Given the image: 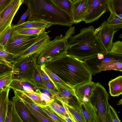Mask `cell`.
I'll return each instance as SVG.
<instances>
[{"mask_svg":"<svg viewBox=\"0 0 122 122\" xmlns=\"http://www.w3.org/2000/svg\"><path fill=\"white\" fill-rule=\"evenodd\" d=\"M108 24L114 28L117 31L122 27V18L110 13L106 21Z\"/></svg>","mask_w":122,"mask_h":122,"instance_id":"d4e9b609","label":"cell"},{"mask_svg":"<svg viewBox=\"0 0 122 122\" xmlns=\"http://www.w3.org/2000/svg\"><path fill=\"white\" fill-rule=\"evenodd\" d=\"M0 92V102H1Z\"/></svg>","mask_w":122,"mask_h":122,"instance_id":"f5cc1de1","label":"cell"},{"mask_svg":"<svg viewBox=\"0 0 122 122\" xmlns=\"http://www.w3.org/2000/svg\"><path fill=\"white\" fill-rule=\"evenodd\" d=\"M115 70L122 71V61H117L110 62L99 69L100 71Z\"/></svg>","mask_w":122,"mask_h":122,"instance_id":"484cf974","label":"cell"},{"mask_svg":"<svg viewBox=\"0 0 122 122\" xmlns=\"http://www.w3.org/2000/svg\"><path fill=\"white\" fill-rule=\"evenodd\" d=\"M110 105L108 104L106 116V122H112L110 109Z\"/></svg>","mask_w":122,"mask_h":122,"instance_id":"bcb514c9","label":"cell"},{"mask_svg":"<svg viewBox=\"0 0 122 122\" xmlns=\"http://www.w3.org/2000/svg\"><path fill=\"white\" fill-rule=\"evenodd\" d=\"M39 55L35 53L25 57L17 58L13 64L12 79L29 82V77L34 76L38 64L37 57Z\"/></svg>","mask_w":122,"mask_h":122,"instance_id":"8992f818","label":"cell"},{"mask_svg":"<svg viewBox=\"0 0 122 122\" xmlns=\"http://www.w3.org/2000/svg\"><path fill=\"white\" fill-rule=\"evenodd\" d=\"M75 26L70 27L64 36H57L38 56L37 62L39 65H45L48 62L68 54L69 48L68 40L75 33Z\"/></svg>","mask_w":122,"mask_h":122,"instance_id":"277c9868","label":"cell"},{"mask_svg":"<svg viewBox=\"0 0 122 122\" xmlns=\"http://www.w3.org/2000/svg\"><path fill=\"white\" fill-rule=\"evenodd\" d=\"M13 107V103L8 100L5 122H11V117Z\"/></svg>","mask_w":122,"mask_h":122,"instance_id":"836d02e7","label":"cell"},{"mask_svg":"<svg viewBox=\"0 0 122 122\" xmlns=\"http://www.w3.org/2000/svg\"><path fill=\"white\" fill-rule=\"evenodd\" d=\"M107 4L110 13L122 18V0H107Z\"/></svg>","mask_w":122,"mask_h":122,"instance_id":"7402d4cb","label":"cell"},{"mask_svg":"<svg viewBox=\"0 0 122 122\" xmlns=\"http://www.w3.org/2000/svg\"><path fill=\"white\" fill-rule=\"evenodd\" d=\"M48 107H49L50 109L54 111L61 118L65 120V116L64 115L59 109L57 107L53 104L52 102L49 103Z\"/></svg>","mask_w":122,"mask_h":122,"instance_id":"8d00e7d4","label":"cell"},{"mask_svg":"<svg viewBox=\"0 0 122 122\" xmlns=\"http://www.w3.org/2000/svg\"><path fill=\"white\" fill-rule=\"evenodd\" d=\"M107 0H89L85 18L86 24L97 20L107 11Z\"/></svg>","mask_w":122,"mask_h":122,"instance_id":"9c48e42d","label":"cell"},{"mask_svg":"<svg viewBox=\"0 0 122 122\" xmlns=\"http://www.w3.org/2000/svg\"><path fill=\"white\" fill-rule=\"evenodd\" d=\"M0 63L7 65L13 69V68L14 65L13 64L8 61L5 58L1 56H0Z\"/></svg>","mask_w":122,"mask_h":122,"instance_id":"7dc6e473","label":"cell"},{"mask_svg":"<svg viewBox=\"0 0 122 122\" xmlns=\"http://www.w3.org/2000/svg\"><path fill=\"white\" fill-rule=\"evenodd\" d=\"M52 103L57 107L59 109L64 115L65 116L68 115L66 110L63 106L62 107L55 102H53Z\"/></svg>","mask_w":122,"mask_h":122,"instance_id":"c3c4849f","label":"cell"},{"mask_svg":"<svg viewBox=\"0 0 122 122\" xmlns=\"http://www.w3.org/2000/svg\"><path fill=\"white\" fill-rule=\"evenodd\" d=\"M80 108L86 122H99L97 109L90 101L83 102H80Z\"/></svg>","mask_w":122,"mask_h":122,"instance_id":"9a60e30c","label":"cell"},{"mask_svg":"<svg viewBox=\"0 0 122 122\" xmlns=\"http://www.w3.org/2000/svg\"><path fill=\"white\" fill-rule=\"evenodd\" d=\"M40 96L41 99L48 105L54 101V99L51 98L47 94L41 92L40 93Z\"/></svg>","mask_w":122,"mask_h":122,"instance_id":"ab89813d","label":"cell"},{"mask_svg":"<svg viewBox=\"0 0 122 122\" xmlns=\"http://www.w3.org/2000/svg\"><path fill=\"white\" fill-rule=\"evenodd\" d=\"M25 0H13L10 4L0 14V36L7 27L11 26L15 14Z\"/></svg>","mask_w":122,"mask_h":122,"instance_id":"8fae6325","label":"cell"},{"mask_svg":"<svg viewBox=\"0 0 122 122\" xmlns=\"http://www.w3.org/2000/svg\"><path fill=\"white\" fill-rule=\"evenodd\" d=\"M13 0H0V14L11 3Z\"/></svg>","mask_w":122,"mask_h":122,"instance_id":"f35d334b","label":"cell"},{"mask_svg":"<svg viewBox=\"0 0 122 122\" xmlns=\"http://www.w3.org/2000/svg\"><path fill=\"white\" fill-rule=\"evenodd\" d=\"M41 66L45 72L53 80L54 86L56 85L61 88L68 90L73 89V87L62 80L57 75L49 70L44 65H42Z\"/></svg>","mask_w":122,"mask_h":122,"instance_id":"44dd1931","label":"cell"},{"mask_svg":"<svg viewBox=\"0 0 122 122\" xmlns=\"http://www.w3.org/2000/svg\"><path fill=\"white\" fill-rule=\"evenodd\" d=\"M29 82L23 80H12L9 86L13 90L25 92L40 95L39 93L34 91Z\"/></svg>","mask_w":122,"mask_h":122,"instance_id":"ac0fdd59","label":"cell"},{"mask_svg":"<svg viewBox=\"0 0 122 122\" xmlns=\"http://www.w3.org/2000/svg\"><path fill=\"white\" fill-rule=\"evenodd\" d=\"M12 72L0 77V93L9 85L12 80Z\"/></svg>","mask_w":122,"mask_h":122,"instance_id":"f546056e","label":"cell"},{"mask_svg":"<svg viewBox=\"0 0 122 122\" xmlns=\"http://www.w3.org/2000/svg\"><path fill=\"white\" fill-rule=\"evenodd\" d=\"M42 79L43 82L45 86L48 88L54 91L55 87L54 84L51 82L45 80L42 77Z\"/></svg>","mask_w":122,"mask_h":122,"instance_id":"ee69618b","label":"cell"},{"mask_svg":"<svg viewBox=\"0 0 122 122\" xmlns=\"http://www.w3.org/2000/svg\"><path fill=\"white\" fill-rule=\"evenodd\" d=\"M0 56L5 58L8 61L13 64L17 58L16 56L5 51H0Z\"/></svg>","mask_w":122,"mask_h":122,"instance_id":"d6a6232c","label":"cell"},{"mask_svg":"<svg viewBox=\"0 0 122 122\" xmlns=\"http://www.w3.org/2000/svg\"><path fill=\"white\" fill-rule=\"evenodd\" d=\"M12 68L0 63V77L12 72Z\"/></svg>","mask_w":122,"mask_h":122,"instance_id":"d590c367","label":"cell"},{"mask_svg":"<svg viewBox=\"0 0 122 122\" xmlns=\"http://www.w3.org/2000/svg\"><path fill=\"white\" fill-rule=\"evenodd\" d=\"M40 66L41 67V73L42 77L45 80L51 82L54 85V82L53 80L42 69L41 65H40Z\"/></svg>","mask_w":122,"mask_h":122,"instance_id":"f6af8a7d","label":"cell"},{"mask_svg":"<svg viewBox=\"0 0 122 122\" xmlns=\"http://www.w3.org/2000/svg\"><path fill=\"white\" fill-rule=\"evenodd\" d=\"M117 31L113 27L108 24L106 20L95 29V33L101 45L107 52H109L111 49L114 35Z\"/></svg>","mask_w":122,"mask_h":122,"instance_id":"30bf717a","label":"cell"},{"mask_svg":"<svg viewBox=\"0 0 122 122\" xmlns=\"http://www.w3.org/2000/svg\"><path fill=\"white\" fill-rule=\"evenodd\" d=\"M20 91L30 99L34 103L39 107L43 108L48 107V105L41 99L40 95L26 92Z\"/></svg>","mask_w":122,"mask_h":122,"instance_id":"cb8c5ba5","label":"cell"},{"mask_svg":"<svg viewBox=\"0 0 122 122\" xmlns=\"http://www.w3.org/2000/svg\"><path fill=\"white\" fill-rule=\"evenodd\" d=\"M22 101L27 107L30 112H31L40 122H55L54 121L52 120V119L48 118L37 111L34 109L27 103L22 100Z\"/></svg>","mask_w":122,"mask_h":122,"instance_id":"4316f807","label":"cell"},{"mask_svg":"<svg viewBox=\"0 0 122 122\" xmlns=\"http://www.w3.org/2000/svg\"><path fill=\"white\" fill-rule=\"evenodd\" d=\"M13 103V107L11 117V122H23L18 112Z\"/></svg>","mask_w":122,"mask_h":122,"instance_id":"e575fe53","label":"cell"},{"mask_svg":"<svg viewBox=\"0 0 122 122\" xmlns=\"http://www.w3.org/2000/svg\"><path fill=\"white\" fill-rule=\"evenodd\" d=\"M52 25L41 21L32 20L26 21L18 25L11 24V27L15 30L31 28L45 27L49 28Z\"/></svg>","mask_w":122,"mask_h":122,"instance_id":"e0dca14e","label":"cell"},{"mask_svg":"<svg viewBox=\"0 0 122 122\" xmlns=\"http://www.w3.org/2000/svg\"><path fill=\"white\" fill-rule=\"evenodd\" d=\"M5 51L4 46L0 43V51Z\"/></svg>","mask_w":122,"mask_h":122,"instance_id":"f907efd6","label":"cell"},{"mask_svg":"<svg viewBox=\"0 0 122 122\" xmlns=\"http://www.w3.org/2000/svg\"><path fill=\"white\" fill-rule=\"evenodd\" d=\"M122 76L120 75L109 81V93L113 97L118 96L122 93Z\"/></svg>","mask_w":122,"mask_h":122,"instance_id":"ffe728a7","label":"cell"},{"mask_svg":"<svg viewBox=\"0 0 122 122\" xmlns=\"http://www.w3.org/2000/svg\"><path fill=\"white\" fill-rule=\"evenodd\" d=\"M68 108L73 116L76 122H86L85 117L80 109L74 107L67 105Z\"/></svg>","mask_w":122,"mask_h":122,"instance_id":"f1b7e54d","label":"cell"},{"mask_svg":"<svg viewBox=\"0 0 122 122\" xmlns=\"http://www.w3.org/2000/svg\"><path fill=\"white\" fill-rule=\"evenodd\" d=\"M30 9L29 7H28L27 10L22 15L16 25H18L25 22L26 21L25 20V19L27 17L29 16L30 15Z\"/></svg>","mask_w":122,"mask_h":122,"instance_id":"60d3db41","label":"cell"},{"mask_svg":"<svg viewBox=\"0 0 122 122\" xmlns=\"http://www.w3.org/2000/svg\"><path fill=\"white\" fill-rule=\"evenodd\" d=\"M30 15L27 20L41 21L53 25L71 27L73 21L71 16L62 11L52 0H25Z\"/></svg>","mask_w":122,"mask_h":122,"instance_id":"7a4b0ae2","label":"cell"},{"mask_svg":"<svg viewBox=\"0 0 122 122\" xmlns=\"http://www.w3.org/2000/svg\"><path fill=\"white\" fill-rule=\"evenodd\" d=\"M39 35L21 34L11 26L9 37L5 47V51L16 56L17 58L34 43Z\"/></svg>","mask_w":122,"mask_h":122,"instance_id":"5b68a950","label":"cell"},{"mask_svg":"<svg viewBox=\"0 0 122 122\" xmlns=\"http://www.w3.org/2000/svg\"><path fill=\"white\" fill-rule=\"evenodd\" d=\"M41 108L47 114L50 118H52L55 122H63L61 121L55 114L52 113L48 110L45 109V108Z\"/></svg>","mask_w":122,"mask_h":122,"instance_id":"b9f144b4","label":"cell"},{"mask_svg":"<svg viewBox=\"0 0 122 122\" xmlns=\"http://www.w3.org/2000/svg\"><path fill=\"white\" fill-rule=\"evenodd\" d=\"M122 99H121L118 102V103L117 104L118 105H120L122 104Z\"/></svg>","mask_w":122,"mask_h":122,"instance_id":"816d5d0a","label":"cell"},{"mask_svg":"<svg viewBox=\"0 0 122 122\" xmlns=\"http://www.w3.org/2000/svg\"><path fill=\"white\" fill-rule=\"evenodd\" d=\"M117 61H122V55L114 54L108 52L98 53L85 59L83 62L92 75L100 72L99 68L107 63Z\"/></svg>","mask_w":122,"mask_h":122,"instance_id":"ba28073f","label":"cell"},{"mask_svg":"<svg viewBox=\"0 0 122 122\" xmlns=\"http://www.w3.org/2000/svg\"><path fill=\"white\" fill-rule=\"evenodd\" d=\"M53 72L62 73L67 77V83L72 87L92 81V75L80 60L67 54L44 65Z\"/></svg>","mask_w":122,"mask_h":122,"instance_id":"6da1fadb","label":"cell"},{"mask_svg":"<svg viewBox=\"0 0 122 122\" xmlns=\"http://www.w3.org/2000/svg\"><path fill=\"white\" fill-rule=\"evenodd\" d=\"M52 0L59 9L71 16L73 5L74 3L72 0Z\"/></svg>","mask_w":122,"mask_h":122,"instance_id":"603a6c76","label":"cell"},{"mask_svg":"<svg viewBox=\"0 0 122 122\" xmlns=\"http://www.w3.org/2000/svg\"><path fill=\"white\" fill-rule=\"evenodd\" d=\"M46 28H31L22 29L16 30L19 33L25 35H39L45 31Z\"/></svg>","mask_w":122,"mask_h":122,"instance_id":"83f0119b","label":"cell"},{"mask_svg":"<svg viewBox=\"0 0 122 122\" xmlns=\"http://www.w3.org/2000/svg\"><path fill=\"white\" fill-rule=\"evenodd\" d=\"M65 121L67 122H73L72 120L68 115L65 116Z\"/></svg>","mask_w":122,"mask_h":122,"instance_id":"681fc988","label":"cell"},{"mask_svg":"<svg viewBox=\"0 0 122 122\" xmlns=\"http://www.w3.org/2000/svg\"><path fill=\"white\" fill-rule=\"evenodd\" d=\"M12 99L15 109L23 122L25 121L33 122L34 121L30 116V112L22 100L15 95Z\"/></svg>","mask_w":122,"mask_h":122,"instance_id":"2e32d148","label":"cell"},{"mask_svg":"<svg viewBox=\"0 0 122 122\" xmlns=\"http://www.w3.org/2000/svg\"><path fill=\"white\" fill-rule=\"evenodd\" d=\"M48 33V32L45 31L40 35L34 43L24 51L17 58L25 57L35 53L39 54L47 47L51 41Z\"/></svg>","mask_w":122,"mask_h":122,"instance_id":"7c38bea8","label":"cell"},{"mask_svg":"<svg viewBox=\"0 0 122 122\" xmlns=\"http://www.w3.org/2000/svg\"><path fill=\"white\" fill-rule=\"evenodd\" d=\"M93 26L81 29L77 34L69 39L68 54L84 60L98 53L107 52L99 41Z\"/></svg>","mask_w":122,"mask_h":122,"instance_id":"3957f363","label":"cell"},{"mask_svg":"<svg viewBox=\"0 0 122 122\" xmlns=\"http://www.w3.org/2000/svg\"><path fill=\"white\" fill-rule=\"evenodd\" d=\"M40 90L44 93L47 94L51 98H53L55 96V91L52 90L48 88H39Z\"/></svg>","mask_w":122,"mask_h":122,"instance_id":"7bdbcfd3","label":"cell"},{"mask_svg":"<svg viewBox=\"0 0 122 122\" xmlns=\"http://www.w3.org/2000/svg\"><path fill=\"white\" fill-rule=\"evenodd\" d=\"M11 27V26L7 28L0 36V43L4 48L9 37Z\"/></svg>","mask_w":122,"mask_h":122,"instance_id":"1f68e13d","label":"cell"},{"mask_svg":"<svg viewBox=\"0 0 122 122\" xmlns=\"http://www.w3.org/2000/svg\"><path fill=\"white\" fill-rule=\"evenodd\" d=\"M108 97V93L101 84L98 82L95 83V88L90 101L97 109L99 122H106Z\"/></svg>","mask_w":122,"mask_h":122,"instance_id":"52a82bcc","label":"cell"},{"mask_svg":"<svg viewBox=\"0 0 122 122\" xmlns=\"http://www.w3.org/2000/svg\"><path fill=\"white\" fill-rule=\"evenodd\" d=\"M89 0H80L74 2L71 16L74 24L83 21Z\"/></svg>","mask_w":122,"mask_h":122,"instance_id":"5bb4252c","label":"cell"},{"mask_svg":"<svg viewBox=\"0 0 122 122\" xmlns=\"http://www.w3.org/2000/svg\"><path fill=\"white\" fill-rule=\"evenodd\" d=\"M110 109L112 122H121L117 113L113 108L110 105Z\"/></svg>","mask_w":122,"mask_h":122,"instance_id":"74e56055","label":"cell"},{"mask_svg":"<svg viewBox=\"0 0 122 122\" xmlns=\"http://www.w3.org/2000/svg\"><path fill=\"white\" fill-rule=\"evenodd\" d=\"M74 1H78V0H74Z\"/></svg>","mask_w":122,"mask_h":122,"instance_id":"db71d44e","label":"cell"},{"mask_svg":"<svg viewBox=\"0 0 122 122\" xmlns=\"http://www.w3.org/2000/svg\"><path fill=\"white\" fill-rule=\"evenodd\" d=\"M95 87V83L92 81L79 84L73 87L75 95L81 102H88L92 96Z\"/></svg>","mask_w":122,"mask_h":122,"instance_id":"4fadbf2b","label":"cell"},{"mask_svg":"<svg viewBox=\"0 0 122 122\" xmlns=\"http://www.w3.org/2000/svg\"><path fill=\"white\" fill-rule=\"evenodd\" d=\"M109 52L114 54L122 55V42L117 41L113 43Z\"/></svg>","mask_w":122,"mask_h":122,"instance_id":"4dcf8cb0","label":"cell"},{"mask_svg":"<svg viewBox=\"0 0 122 122\" xmlns=\"http://www.w3.org/2000/svg\"><path fill=\"white\" fill-rule=\"evenodd\" d=\"M7 86L0 92V122H5L8 103L9 93L10 89Z\"/></svg>","mask_w":122,"mask_h":122,"instance_id":"d6986e66","label":"cell"}]
</instances>
